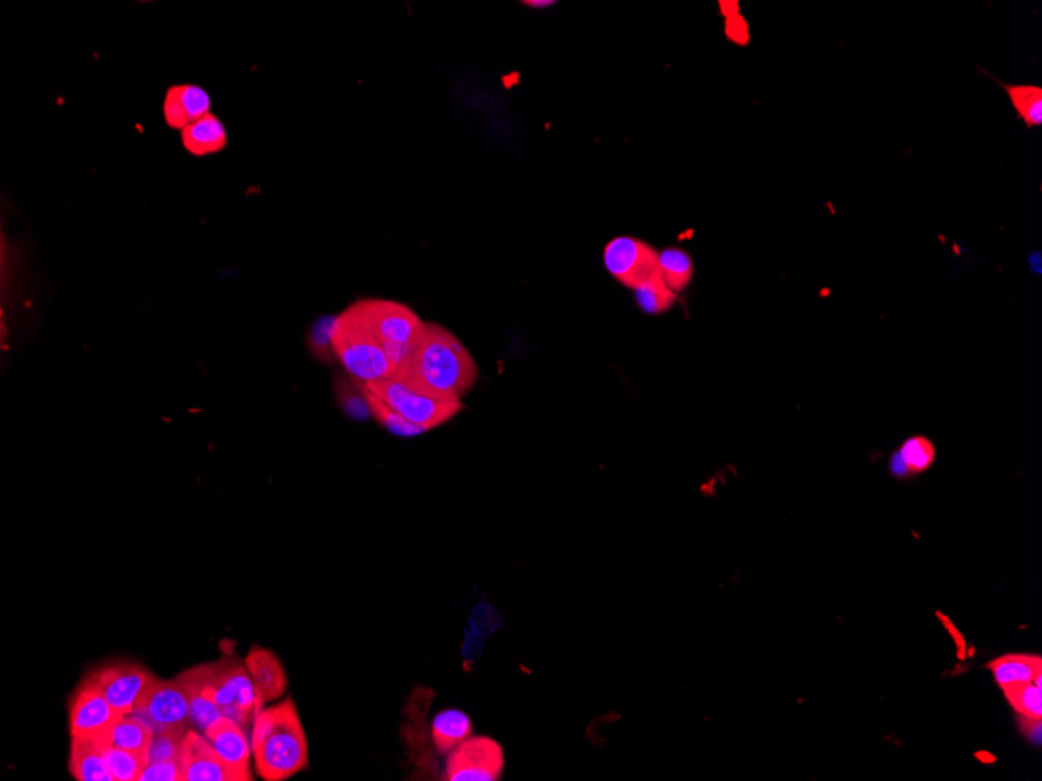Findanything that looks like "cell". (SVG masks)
Returning a JSON list of instances; mask_svg holds the SVG:
<instances>
[{
    "mask_svg": "<svg viewBox=\"0 0 1042 781\" xmlns=\"http://www.w3.org/2000/svg\"><path fill=\"white\" fill-rule=\"evenodd\" d=\"M153 735H155V732L152 730L151 725L145 724L141 717L127 715L122 716L111 728L105 747L114 746L147 757Z\"/></svg>",
    "mask_w": 1042,
    "mask_h": 781,
    "instance_id": "44dd1931",
    "label": "cell"
},
{
    "mask_svg": "<svg viewBox=\"0 0 1042 781\" xmlns=\"http://www.w3.org/2000/svg\"><path fill=\"white\" fill-rule=\"evenodd\" d=\"M1002 691L1008 704L1013 706L1019 716L1041 719L1042 686L1036 683H1023V685L1005 688Z\"/></svg>",
    "mask_w": 1042,
    "mask_h": 781,
    "instance_id": "83f0119b",
    "label": "cell"
},
{
    "mask_svg": "<svg viewBox=\"0 0 1042 781\" xmlns=\"http://www.w3.org/2000/svg\"><path fill=\"white\" fill-rule=\"evenodd\" d=\"M365 327L379 340L395 369L406 358L424 321L402 302L369 298L354 302Z\"/></svg>",
    "mask_w": 1042,
    "mask_h": 781,
    "instance_id": "5b68a950",
    "label": "cell"
},
{
    "mask_svg": "<svg viewBox=\"0 0 1042 781\" xmlns=\"http://www.w3.org/2000/svg\"><path fill=\"white\" fill-rule=\"evenodd\" d=\"M504 771L502 744L489 736H470L448 754L446 780L496 781Z\"/></svg>",
    "mask_w": 1042,
    "mask_h": 781,
    "instance_id": "30bf717a",
    "label": "cell"
},
{
    "mask_svg": "<svg viewBox=\"0 0 1042 781\" xmlns=\"http://www.w3.org/2000/svg\"><path fill=\"white\" fill-rule=\"evenodd\" d=\"M121 717L103 694L85 679L69 705L70 738L99 739L105 744Z\"/></svg>",
    "mask_w": 1042,
    "mask_h": 781,
    "instance_id": "8fae6325",
    "label": "cell"
},
{
    "mask_svg": "<svg viewBox=\"0 0 1042 781\" xmlns=\"http://www.w3.org/2000/svg\"><path fill=\"white\" fill-rule=\"evenodd\" d=\"M180 761L183 781H237L205 735L194 728L183 738Z\"/></svg>",
    "mask_w": 1042,
    "mask_h": 781,
    "instance_id": "4fadbf2b",
    "label": "cell"
},
{
    "mask_svg": "<svg viewBox=\"0 0 1042 781\" xmlns=\"http://www.w3.org/2000/svg\"><path fill=\"white\" fill-rule=\"evenodd\" d=\"M69 769L78 781H114L105 760V744L99 739L73 738Z\"/></svg>",
    "mask_w": 1042,
    "mask_h": 781,
    "instance_id": "ac0fdd59",
    "label": "cell"
},
{
    "mask_svg": "<svg viewBox=\"0 0 1042 781\" xmlns=\"http://www.w3.org/2000/svg\"><path fill=\"white\" fill-rule=\"evenodd\" d=\"M936 450L932 440L914 436L900 444L890 458V473L896 480L906 481L924 473L935 463Z\"/></svg>",
    "mask_w": 1042,
    "mask_h": 781,
    "instance_id": "e0dca14e",
    "label": "cell"
},
{
    "mask_svg": "<svg viewBox=\"0 0 1042 781\" xmlns=\"http://www.w3.org/2000/svg\"><path fill=\"white\" fill-rule=\"evenodd\" d=\"M244 663L261 704L266 706L276 698L285 696L287 690L285 667L272 650L253 646L246 653Z\"/></svg>",
    "mask_w": 1042,
    "mask_h": 781,
    "instance_id": "5bb4252c",
    "label": "cell"
},
{
    "mask_svg": "<svg viewBox=\"0 0 1042 781\" xmlns=\"http://www.w3.org/2000/svg\"><path fill=\"white\" fill-rule=\"evenodd\" d=\"M185 735L182 732H158L153 735L147 752L149 762L180 761Z\"/></svg>",
    "mask_w": 1042,
    "mask_h": 781,
    "instance_id": "f546056e",
    "label": "cell"
},
{
    "mask_svg": "<svg viewBox=\"0 0 1042 781\" xmlns=\"http://www.w3.org/2000/svg\"><path fill=\"white\" fill-rule=\"evenodd\" d=\"M392 380L431 398L461 399L476 383L478 367L453 332L424 321Z\"/></svg>",
    "mask_w": 1042,
    "mask_h": 781,
    "instance_id": "6da1fadb",
    "label": "cell"
},
{
    "mask_svg": "<svg viewBox=\"0 0 1042 781\" xmlns=\"http://www.w3.org/2000/svg\"><path fill=\"white\" fill-rule=\"evenodd\" d=\"M223 715L218 705L212 704L208 698L190 694V727L199 728L201 734Z\"/></svg>",
    "mask_w": 1042,
    "mask_h": 781,
    "instance_id": "4dcf8cb0",
    "label": "cell"
},
{
    "mask_svg": "<svg viewBox=\"0 0 1042 781\" xmlns=\"http://www.w3.org/2000/svg\"><path fill=\"white\" fill-rule=\"evenodd\" d=\"M332 346L347 375L360 383H373L394 375V365L365 327L354 302L336 317Z\"/></svg>",
    "mask_w": 1042,
    "mask_h": 781,
    "instance_id": "277c9868",
    "label": "cell"
},
{
    "mask_svg": "<svg viewBox=\"0 0 1042 781\" xmlns=\"http://www.w3.org/2000/svg\"><path fill=\"white\" fill-rule=\"evenodd\" d=\"M140 781H183L182 761L147 762Z\"/></svg>",
    "mask_w": 1042,
    "mask_h": 781,
    "instance_id": "1f68e13d",
    "label": "cell"
},
{
    "mask_svg": "<svg viewBox=\"0 0 1042 781\" xmlns=\"http://www.w3.org/2000/svg\"><path fill=\"white\" fill-rule=\"evenodd\" d=\"M332 388H334L336 403L347 417L358 421H365L372 417L360 381L353 380L349 375H338Z\"/></svg>",
    "mask_w": 1042,
    "mask_h": 781,
    "instance_id": "cb8c5ba5",
    "label": "cell"
},
{
    "mask_svg": "<svg viewBox=\"0 0 1042 781\" xmlns=\"http://www.w3.org/2000/svg\"><path fill=\"white\" fill-rule=\"evenodd\" d=\"M250 743L256 773L263 780H287L308 768V738L293 697L257 713Z\"/></svg>",
    "mask_w": 1042,
    "mask_h": 781,
    "instance_id": "7a4b0ae2",
    "label": "cell"
},
{
    "mask_svg": "<svg viewBox=\"0 0 1042 781\" xmlns=\"http://www.w3.org/2000/svg\"><path fill=\"white\" fill-rule=\"evenodd\" d=\"M180 678L190 694L208 698L242 727H252L257 713L264 708L249 669L237 657L190 668Z\"/></svg>",
    "mask_w": 1042,
    "mask_h": 781,
    "instance_id": "3957f363",
    "label": "cell"
},
{
    "mask_svg": "<svg viewBox=\"0 0 1042 781\" xmlns=\"http://www.w3.org/2000/svg\"><path fill=\"white\" fill-rule=\"evenodd\" d=\"M1033 254H1034V260L1036 261H1034V263L1033 261H1030V267H1032V271L1036 272V274H1041V253L1038 252Z\"/></svg>",
    "mask_w": 1042,
    "mask_h": 781,
    "instance_id": "836d02e7",
    "label": "cell"
},
{
    "mask_svg": "<svg viewBox=\"0 0 1042 781\" xmlns=\"http://www.w3.org/2000/svg\"><path fill=\"white\" fill-rule=\"evenodd\" d=\"M336 317L338 316L319 317V319L314 321L308 334H306V346H308L309 354L327 365H332L334 362H338L334 346H332V331H334Z\"/></svg>",
    "mask_w": 1042,
    "mask_h": 781,
    "instance_id": "484cf974",
    "label": "cell"
},
{
    "mask_svg": "<svg viewBox=\"0 0 1042 781\" xmlns=\"http://www.w3.org/2000/svg\"><path fill=\"white\" fill-rule=\"evenodd\" d=\"M1008 99L1027 129L1042 125V88L1038 85H1003Z\"/></svg>",
    "mask_w": 1042,
    "mask_h": 781,
    "instance_id": "603a6c76",
    "label": "cell"
},
{
    "mask_svg": "<svg viewBox=\"0 0 1042 781\" xmlns=\"http://www.w3.org/2000/svg\"><path fill=\"white\" fill-rule=\"evenodd\" d=\"M660 275L665 286L674 293L681 294L693 278V261L690 254L681 249H667L659 253Z\"/></svg>",
    "mask_w": 1042,
    "mask_h": 781,
    "instance_id": "7402d4cb",
    "label": "cell"
},
{
    "mask_svg": "<svg viewBox=\"0 0 1042 781\" xmlns=\"http://www.w3.org/2000/svg\"><path fill=\"white\" fill-rule=\"evenodd\" d=\"M603 257L608 274L629 289L638 290L663 283L659 253L638 239L627 235L612 239L604 249Z\"/></svg>",
    "mask_w": 1042,
    "mask_h": 781,
    "instance_id": "52a82bcc",
    "label": "cell"
},
{
    "mask_svg": "<svg viewBox=\"0 0 1042 781\" xmlns=\"http://www.w3.org/2000/svg\"><path fill=\"white\" fill-rule=\"evenodd\" d=\"M635 300L646 314L657 316V314L667 312L673 308L678 295L671 293L665 283L652 284V286L641 287L635 290Z\"/></svg>",
    "mask_w": 1042,
    "mask_h": 781,
    "instance_id": "f1b7e54d",
    "label": "cell"
},
{
    "mask_svg": "<svg viewBox=\"0 0 1042 781\" xmlns=\"http://www.w3.org/2000/svg\"><path fill=\"white\" fill-rule=\"evenodd\" d=\"M211 110V97L196 85H175L167 89L164 97V121L174 130H183L189 123L199 121Z\"/></svg>",
    "mask_w": 1042,
    "mask_h": 781,
    "instance_id": "9a60e30c",
    "label": "cell"
},
{
    "mask_svg": "<svg viewBox=\"0 0 1042 781\" xmlns=\"http://www.w3.org/2000/svg\"><path fill=\"white\" fill-rule=\"evenodd\" d=\"M986 668L992 672L1000 690L1005 688L1036 683L1042 686V659L1029 653H1007L999 659L989 661Z\"/></svg>",
    "mask_w": 1042,
    "mask_h": 781,
    "instance_id": "2e32d148",
    "label": "cell"
},
{
    "mask_svg": "<svg viewBox=\"0 0 1042 781\" xmlns=\"http://www.w3.org/2000/svg\"><path fill=\"white\" fill-rule=\"evenodd\" d=\"M183 147L194 156H207L223 151L227 145V130L215 114H207L199 121L189 123L182 132Z\"/></svg>",
    "mask_w": 1042,
    "mask_h": 781,
    "instance_id": "d6986e66",
    "label": "cell"
},
{
    "mask_svg": "<svg viewBox=\"0 0 1042 781\" xmlns=\"http://www.w3.org/2000/svg\"><path fill=\"white\" fill-rule=\"evenodd\" d=\"M523 6L533 7V9H547V7L555 6V2H550V0H525Z\"/></svg>",
    "mask_w": 1042,
    "mask_h": 781,
    "instance_id": "d6a6232c",
    "label": "cell"
},
{
    "mask_svg": "<svg viewBox=\"0 0 1042 781\" xmlns=\"http://www.w3.org/2000/svg\"><path fill=\"white\" fill-rule=\"evenodd\" d=\"M138 717L158 732H182L190 727V691L182 678L156 679L140 705Z\"/></svg>",
    "mask_w": 1042,
    "mask_h": 781,
    "instance_id": "ba28073f",
    "label": "cell"
},
{
    "mask_svg": "<svg viewBox=\"0 0 1042 781\" xmlns=\"http://www.w3.org/2000/svg\"><path fill=\"white\" fill-rule=\"evenodd\" d=\"M216 754L222 758L237 781H252V743L246 738L245 727L231 717H219L204 732Z\"/></svg>",
    "mask_w": 1042,
    "mask_h": 781,
    "instance_id": "7c38bea8",
    "label": "cell"
},
{
    "mask_svg": "<svg viewBox=\"0 0 1042 781\" xmlns=\"http://www.w3.org/2000/svg\"><path fill=\"white\" fill-rule=\"evenodd\" d=\"M473 734V723L462 710L448 708L437 713L431 723L432 744L440 754L453 752Z\"/></svg>",
    "mask_w": 1042,
    "mask_h": 781,
    "instance_id": "ffe728a7",
    "label": "cell"
},
{
    "mask_svg": "<svg viewBox=\"0 0 1042 781\" xmlns=\"http://www.w3.org/2000/svg\"><path fill=\"white\" fill-rule=\"evenodd\" d=\"M362 391H364L365 398H368L370 414H372V417L375 418L384 429H387L388 432L398 437H417L420 436V433H425L424 429L410 424V421L403 418L397 410L392 409L386 403L381 402L379 396L370 394L364 387H362Z\"/></svg>",
    "mask_w": 1042,
    "mask_h": 781,
    "instance_id": "4316f807",
    "label": "cell"
},
{
    "mask_svg": "<svg viewBox=\"0 0 1042 781\" xmlns=\"http://www.w3.org/2000/svg\"><path fill=\"white\" fill-rule=\"evenodd\" d=\"M122 716L134 715L156 678L138 664L111 663L86 678Z\"/></svg>",
    "mask_w": 1042,
    "mask_h": 781,
    "instance_id": "9c48e42d",
    "label": "cell"
},
{
    "mask_svg": "<svg viewBox=\"0 0 1042 781\" xmlns=\"http://www.w3.org/2000/svg\"><path fill=\"white\" fill-rule=\"evenodd\" d=\"M105 760L114 781H140L149 758L119 747H105Z\"/></svg>",
    "mask_w": 1042,
    "mask_h": 781,
    "instance_id": "d4e9b609",
    "label": "cell"
},
{
    "mask_svg": "<svg viewBox=\"0 0 1042 781\" xmlns=\"http://www.w3.org/2000/svg\"><path fill=\"white\" fill-rule=\"evenodd\" d=\"M361 384L365 391L379 396L381 402L386 403L403 418L424 429L425 432L446 425L462 410V402L459 398H431V396L417 394L392 377Z\"/></svg>",
    "mask_w": 1042,
    "mask_h": 781,
    "instance_id": "8992f818",
    "label": "cell"
}]
</instances>
